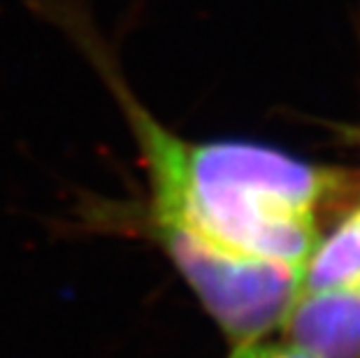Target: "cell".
<instances>
[{
    "mask_svg": "<svg viewBox=\"0 0 360 358\" xmlns=\"http://www.w3.org/2000/svg\"><path fill=\"white\" fill-rule=\"evenodd\" d=\"M75 42L126 119L144 196L117 228L163 251L233 345L267 338L300 298L302 265L321 240L316 212L349 179L251 142H195L140 101L110 42L72 0H33Z\"/></svg>",
    "mask_w": 360,
    "mask_h": 358,
    "instance_id": "obj_1",
    "label": "cell"
},
{
    "mask_svg": "<svg viewBox=\"0 0 360 358\" xmlns=\"http://www.w3.org/2000/svg\"><path fill=\"white\" fill-rule=\"evenodd\" d=\"M281 328L316 358H360V288L300 295Z\"/></svg>",
    "mask_w": 360,
    "mask_h": 358,
    "instance_id": "obj_2",
    "label": "cell"
},
{
    "mask_svg": "<svg viewBox=\"0 0 360 358\" xmlns=\"http://www.w3.org/2000/svg\"><path fill=\"white\" fill-rule=\"evenodd\" d=\"M335 288H360V210L319 240L302 265L300 295Z\"/></svg>",
    "mask_w": 360,
    "mask_h": 358,
    "instance_id": "obj_3",
    "label": "cell"
},
{
    "mask_svg": "<svg viewBox=\"0 0 360 358\" xmlns=\"http://www.w3.org/2000/svg\"><path fill=\"white\" fill-rule=\"evenodd\" d=\"M231 358H316V356L304 352L302 347H297L288 340L270 342L267 338H260V340L242 342V345H233Z\"/></svg>",
    "mask_w": 360,
    "mask_h": 358,
    "instance_id": "obj_4",
    "label": "cell"
}]
</instances>
